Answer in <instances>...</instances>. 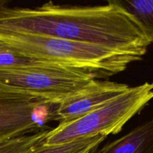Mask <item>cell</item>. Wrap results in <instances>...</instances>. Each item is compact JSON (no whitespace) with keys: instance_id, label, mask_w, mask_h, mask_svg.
Instances as JSON below:
<instances>
[{"instance_id":"2","label":"cell","mask_w":153,"mask_h":153,"mask_svg":"<svg viewBox=\"0 0 153 153\" xmlns=\"http://www.w3.org/2000/svg\"><path fill=\"white\" fill-rule=\"evenodd\" d=\"M0 44L37 62L55 64L106 79L142 60L147 50H121L20 31H0Z\"/></svg>"},{"instance_id":"3","label":"cell","mask_w":153,"mask_h":153,"mask_svg":"<svg viewBox=\"0 0 153 153\" xmlns=\"http://www.w3.org/2000/svg\"><path fill=\"white\" fill-rule=\"evenodd\" d=\"M94 76L46 63L0 68V94L58 105L95 85Z\"/></svg>"},{"instance_id":"10","label":"cell","mask_w":153,"mask_h":153,"mask_svg":"<svg viewBox=\"0 0 153 153\" xmlns=\"http://www.w3.org/2000/svg\"><path fill=\"white\" fill-rule=\"evenodd\" d=\"M50 129H43L31 134L0 141V153H25L43 143Z\"/></svg>"},{"instance_id":"7","label":"cell","mask_w":153,"mask_h":153,"mask_svg":"<svg viewBox=\"0 0 153 153\" xmlns=\"http://www.w3.org/2000/svg\"><path fill=\"white\" fill-rule=\"evenodd\" d=\"M99 153H153V118L105 145Z\"/></svg>"},{"instance_id":"9","label":"cell","mask_w":153,"mask_h":153,"mask_svg":"<svg viewBox=\"0 0 153 153\" xmlns=\"http://www.w3.org/2000/svg\"><path fill=\"white\" fill-rule=\"evenodd\" d=\"M119 2L137 22L149 44L153 43V0H123Z\"/></svg>"},{"instance_id":"6","label":"cell","mask_w":153,"mask_h":153,"mask_svg":"<svg viewBox=\"0 0 153 153\" xmlns=\"http://www.w3.org/2000/svg\"><path fill=\"white\" fill-rule=\"evenodd\" d=\"M129 88L126 84L98 80L91 88L56 105L52 113L53 120L66 123L78 119L114 100Z\"/></svg>"},{"instance_id":"11","label":"cell","mask_w":153,"mask_h":153,"mask_svg":"<svg viewBox=\"0 0 153 153\" xmlns=\"http://www.w3.org/2000/svg\"><path fill=\"white\" fill-rule=\"evenodd\" d=\"M37 62L31 58L19 55L7 49L4 46L0 44V68L10 67L14 66L26 65V64H35Z\"/></svg>"},{"instance_id":"4","label":"cell","mask_w":153,"mask_h":153,"mask_svg":"<svg viewBox=\"0 0 153 153\" xmlns=\"http://www.w3.org/2000/svg\"><path fill=\"white\" fill-rule=\"evenodd\" d=\"M153 99V82H145L130 87L123 93L102 107L66 123H60L49 130L43 144H63L80 138L102 134H117L124 126L140 113Z\"/></svg>"},{"instance_id":"8","label":"cell","mask_w":153,"mask_h":153,"mask_svg":"<svg viewBox=\"0 0 153 153\" xmlns=\"http://www.w3.org/2000/svg\"><path fill=\"white\" fill-rule=\"evenodd\" d=\"M105 138V136L99 134L54 146H46L42 143L25 153H97Z\"/></svg>"},{"instance_id":"1","label":"cell","mask_w":153,"mask_h":153,"mask_svg":"<svg viewBox=\"0 0 153 153\" xmlns=\"http://www.w3.org/2000/svg\"><path fill=\"white\" fill-rule=\"evenodd\" d=\"M0 1V31H20L121 50H147L141 28L118 0L103 5L9 7Z\"/></svg>"},{"instance_id":"5","label":"cell","mask_w":153,"mask_h":153,"mask_svg":"<svg viewBox=\"0 0 153 153\" xmlns=\"http://www.w3.org/2000/svg\"><path fill=\"white\" fill-rule=\"evenodd\" d=\"M50 103L31 98L0 94V141L46 129L53 120Z\"/></svg>"}]
</instances>
